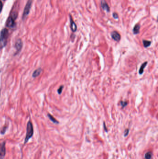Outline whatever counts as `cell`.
Segmentation results:
<instances>
[{"label": "cell", "mask_w": 158, "mask_h": 159, "mask_svg": "<svg viewBox=\"0 0 158 159\" xmlns=\"http://www.w3.org/2000/svg\"><path fill=\"white\" fill-rule=\"evenodd\" d=\"M8 31L6 28L3 29L0 35V49L5 47L7 43Z\"/></svg>", "instance_id": "1"}, {"label": "cell", "mask_w": 158, "mask_h": 159, "mask_svg": "<svg viewBox=\"0 0 158 159\" xmlns=\"http://www.w3.org/2000/svg\"><path fill=\"white\" fill-rule=\"evenodd\" d=\"M33 124L31 121H29L27 124V134L25 140V143H26L28 142L29 140L31 138V137L33 135Z\"/></svg>", "instance_id": "2"}, {"label": "cell", "mask_w": 158, "mask_h": 159, "mask_svg": "<svg viewBox=\"0 0 158 159\" xmlns=\"http://www.w3.org/2000/svg\"><path fill=\"white\" fill-rule=\"evenodd\" d=\"M31 4H32V0H29L27 5L25 6V8L24 9L23 17H22L23 19H25V17L28 15V13H29V11L30 9Z\"/></svg>", "instance_id": "3"}, {"label": "cell", "mask_w": 158, "mask_h": 159, "mask_svg": "<svg viewBox=\"0 0 158 159\" xmlns=\"http://www.w3.org/2000/svg\"><path fill=\"white\" fill-rule=\"evenodd\" d=\"M6 154L5 142L0 144V159H3Z\"/></svg>", "instance_id": "4"}, {"label": "cell", "mask_w": 158, "mask_h": 159, "mask_svg": "<svg viewBox=\"0 0 158 159\" xmlns=\"http://www.w3.org/2000/svg\"><path fill=\"white\" fill-rule=\"evenodd\" d=\"M70 27L71 31L73 32H75L77 30V26L75 22H74L73 18H72L71 15H70Z\"/></svg>", "instance_id": "5"}, {"label": "cell", "mask_w": 158, "mask_h": 159, "mask_svg": "<svg viewBox=\"0 0 158 159\" xmlns=\"http://www.w3.org/2000/svg\"><path fill=\"white\" fill-rule=\"evenodd\" d=\"M101 6L103 10L109 12L110 11V8L107 2L105 0H102L101 2Z\"/></svg>", "instance_id": "6"}, {"label": "cell", "mask_w": 158, "mask_h": 159, "mask_svg": "<svg viewBox=\"0 0 158 159\" xmlns=\"http://www.w3.org/2000/svg\"><path fill=\"white\" fill-rule=\"evenodd\" d=\"M111 36L112 39L114 40H115V41H120L121 40V36H120V33L117 32V31H113L111 33Z\"/></svg>", "instance_id": "7"}, {"label": "cell", "mask_w": 158, "mask_h": 159, "mask_svg": "<svg viewBox=\"0 0 158 159\" xmlns=\"http://www.w3.org/2000/svg\"><path fill=\"white\" fill-rule=\"evenodd\" d=\"M14 25H15L14 19L13 18L12 16L9 17L6 22V26L8 27L11 28V27H13V26H14Z\"/></svg>", "instance_id": "8"}, {"label": "cell", "mask_w": 158, "mask_h": 159, "mask_svg": "<svg viewBox=\"0 0 158 159\" xmlns=\"http://www.w3.org/2000/svg\"><path fill=\"white\" fill-rule=\"evenodd\" d=\"M140 26L139 24H136L133 28V33L135 35H137L140 33Z\"/></svg>", "instance_id": "9"}, {"label": "cell", "mask_w": 158, "mask_h": 159, "mask_svg": "<svg viewBox=\"0 0 158 159\" xmlns=\"http://www.w3.org/2000/svg\"><path fill=\"white\" fill-rule=\"evenodd\" d=\"M22 41L20 40H18V41H16V44H15V47L17 49L18 51L21 49V48H22Z\"/></svg>", "instance_id": "10"}, {"label": "cell", "mask_w": 158, "mask_h": 159, "mask_svg": "<svg viewBox=\"0 0 158 159\" xmlns=\"http://www.w3.org/2000/svg\"><path fill=\"white\" fill-rule=\"evenodd\" d=\"M147 64H148V62H144V63L141 65V66H140V70H139V74H143V72H144V69H145V67H146V66H147Z\"/></svg>", "instance_id": "11"}, {"label": "cell", "mask_w": 158, "mask_h": 159, "mask_svg": "<svg viewBox=\"0 0 158 159\" xmlns=\"http://www.w3.org/2000/svg\"><path fill=\"white\" fill-rule=\"evenodd\" d=\"M42 70L41 69H36L34 72H33V77H36L38 76L40 74H41V72Z\"/></svg>", "instance_id": "12"}, {"label": "cell", "mask_w": 158, "mask_h": 159, "mask_svg": "<svg viewBox=\"0 0 158 159\" xmlns=\"http://www.w3.org/2000/svg\"><path fill=\"white\" fill-rule=\"evenodd\" d=\"M143 45L145 48H148V47L150 46L151 42L150 41H149L143 40Z\"/></svg>", "instance_id": "13"}, {"label": "cell", "mask_w": 158, "mask_h": 159, "mask_svg": "<svg viewBox=\"0 0 158 159\" xmlns=\"http://www.w3.org/2000/svg\"><path fill=\"white\" fill-rule=\"evenodd\" d=\"M48 116L49 118L50 119L51 121H52L54 123H56V124H58L59 122L56 120L55 118H54L50 114H48Z\"/></svg>", "instance_id": "14"}, {"label": "cell", "mask_w": 158, "mask_h": 159, "mask_svg": "<svg viewBox=\"0 0 158 159\" xmlns=\"http://www.w3.org/2000/svg\"><path fill=\"white\" fill-rule=\"evenodd\" d=\"M152 157V154L150 152H148L145 154V157L146 159H151Z\"/></svg>", "instance_id": "15"}, {"label": "cell", "mask_w": 158, "mask_h": 159, "mask_svg": "<svg viewBox=\"0 0 158 159\" xmlns=\"http://www.w3.org/2000/svg\"><path fill=\"white\" fill-rule=\"evenodd\" d=\"M121 104L122 105V108H124L125 107H126L127 105V101H121Z\"/></svg>", "instance_id": "16"}, {"label": "cell", "mask_w": 158, "mask_h": 159, "mask_svg": "<svg viewBox=\"0 0 158 159\" xmlns=\"http://www.w3.org/2000/svg\"><path fill=\"white\" fill-rule=\"evenodd\" d=\"M63 88H64L63 86H61L60 87H59V89H58V93L59 95H60L62 93V90L63 89Z\"/></svg>", "instance_id": "17"}, {"label": "cell", "mask_w": 158, "mask_h": 159, "mask_svg": "<svg viewBox=\"0 0 158 159\" xmlns=\"http://www.w3.org/2000/svg\"><path fill=\"white\" fill-rule=\"evenodd\" d=\"M113 17L115 18V19H117L118 18V15L116 13H114L113 14Z\"/></svg>", "instance_id": "18"}, {"label": "cell", "mask_w": 158, "mask_h": 159, "mask_svg": "<svg viewBox=\"0 0 158 159\" xmlns=\"http://www.w3.org/2000/svg\"><path fill=\"white\" fill-rule=\"evenodd\" d=\"M129 133V130L128 129H126V130L125 131V132H124V136H127V134H128V133Z\"/></svg>", "instance_id": "19"}, {"label": "cell", "mask_w": 158, "mask_h": 159, "mask_svg": "<svg viewBox=\"0 0 158 159\" xmlns=\"http://www.w3.org/2000/svg\"><path fill=\"white\" fill-rule=\"evenodd\" d=\"M3 3H2V2L0 1V12L3 9Z\"/></svg>", "instance_id": "20"}, {"label": "cell", "mask_w": 158, "mask_h": 159, "mask_svg": "<svg viewBox=\"0 0 158 159\" xmlns=\"http://www.w3.org/2000/svg\"><path fill=\"white\" fill-rule=\"evenodd\" d=\"M4 1H5V0H4Z\"/></svg>", "instance_id": "21"}, {"label": "cell", "mask_w": 158, "mask_h": 159, "mask_svg": "<svg viewBox=\"0 0 158 159\" xmlns=\"http://www.w3.org/2000/svg\"></svg>", "instance_id": "22"}]
</instances>
